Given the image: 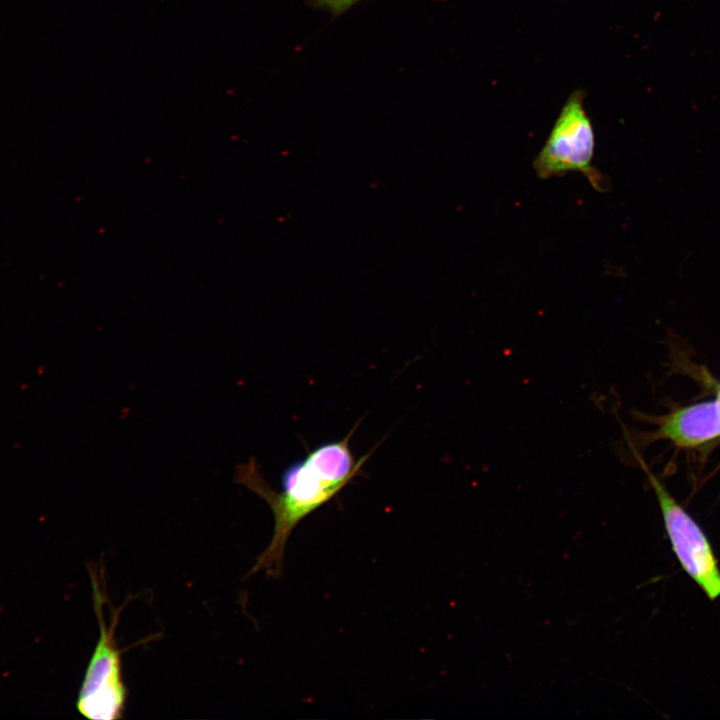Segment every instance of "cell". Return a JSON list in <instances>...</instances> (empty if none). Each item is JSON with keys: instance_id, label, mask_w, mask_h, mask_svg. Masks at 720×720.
I'll list each match as a JSON object with an SVG mask.
<instances>
[{"instance_id": "5", "label": "cell", "mask_w": 720, "mask_h": 720, "mask_svg": "<svg viewBox=\"0 0 720 720\" xmlns=\"http://www.w3.org/2000/svg\"><path fill=\"white\" fill-rule=\"evenodd\" d=\"M720 437V398L677 409L658 422L650 439L692 448Z\"/></svg>"}, {"instance_id": "3", "label": "cell", "mask_w": 720, "mask_h": 720, "mask_svg": "<svg viewBox=\"0 0 720 720\" xmlns=\"http://www.w3.org/2000/svg\"><path fill=\"white\" fill-rule=\"evenodd\" d=\"M594 149V131L583 106V95L575 92L563 106L533 169L541 179L579 172L595 190L606 192L610 184L593 165Z\"/></svg>"}, {"instance_id": "4", "label": "cell", "mask_w": 720, "mask_h": 720, "mask_svg": "<svg viewBox=\"0 0 720 720\" xmlns=\"http://www.w3.org/2000/svg\"><path fill=\"white\" fill-rule=\"evenodd\" d=\"M636 458L655 492L667 536L682 569L710 600L717 599L720 596V569L706 534L638 454Z\"/></svg>"}, {"instance_id": "1", "label": "cell", "mask_w": 720, "mask_h": 720, "mask_svg": "<svg viewBox=\"0 0 720 720\" xmlns=\"http://www.w3.org/2000/svg\"><path fill=\"white\" fill-rule=\"evenodd\" d=\"M357 426L355 424L344 438L320 444L304 458L288 465L281 475L280 492L271 489L254 458L237 466L235 481L261 497L274 517L271 541L257 557L248 576L260 571L270 577L281 575L286 544L294 528L362 473L374 449L355 458L349 443Z\"/></svg>"}, {"instance_id": "7", "label": "cell", "mask_w": 720, "mask_h": 720, "mask_svg": "<svg viewBox=\"0 0 720 720\" xmlns=\"http://www.w3.org/2000/svg\"><path fill=\"white\" fill-rule=\"evenodd\" d=\"M718 397L720 398V388H719V391H718Z\"/></svg>"}, {"instance_id": "2", "label": "cell", "mask_w": 720, "mask_h": 720, "mask_svg": "<svg viewBox=\"0 0 720 720\" xmlns=\"http://www.w3.org/2000/svg\"><path fill=\"white\" fill-rule=\"evenodd\" d=\"M97 567H89L94 609L99 623V639L88 663L76 700L77 711L90 720L123 718L128 690L122 677L121 650L115 638L119 611L111 622L104 618L105 594Z\"/></svg>"}, {"instance_id": "6", "label": "cell", "mask_w": 720, "mask_h": 720, "mask_svg": "<svg viewBox=\"0 0 720 720\" xmlns=\"http://www.w3.org/2000/svg\"><path fill=\"white\" fill-rule=\"evenodd\" d=\"M340 1H341L345 6H347V7H352L353 5H355L357 2H359V1H361V0H340Z\"/></svg>"}]
</instances>
